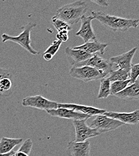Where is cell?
<instances>
[{"label": "cell", "mask_w": 139, "mask_h": 156, "mask_svg": "<svg viewBox=\"0 0 139 156\" xmlns=\"http://www.w3.org/2000/svg\"><path fill=\"white\" fill-rule=\"evenodd\" d=\"M94 19L98 20L104 27L114 32H125L130 28H137L139 26V20L126 19L116 16L108 15L103 12H91Z\"/></svg>", "instance_id": "obj_1"}, {"label": "cell", "mask_w": 139, "mask_h": 156, "mask_svg": "<svg viewBox=\"0 0 139 156\" xmlns=\"http://www.w3.org/2000/svg\"><path fill=\"white\" fill-rule=\"evenodd\" d=\"M88 9L86 1H78L62 6L54 16L71 26L79 22L85 16Z\"/></svg>", "instance_id": "obj_2"}, {"label": "cell", "mask_w": 139, "mask_h": 156, "mask_svg": "<svg viewBox=\"0 0 139 156\" xmlns=\"http://www.w3.org/2000/svg\"><path fill=\"white\" fill-rule=\"evenodd\" d=\"M37 26V23L30 22L27 23L25 25L22 27V31L18 36H12L8 35L5 33H3L1 35L2 42L5 43L7 41L15 42L20 46H22L24 49L28 51L32 55H37L40 54L39 52L35 50L31 46V33L34 28Z\"/></svg>", "instance_id": "obj_3"}, {"label": "cell", "mask_w": 139, "mask_h": 156, "mask_svg": "<svg viewBox=\"0 0 139 156\" xmlns=\"http://www.w3.org/2000/svg\"><path fill=\"white\" fill-rule=\"evenodd\" d=\"M69 73L72 78L79 79L85 82H89L106 78L97 69L89 66L72 67L70 70Z\"/></svg>", "instance_id": "obj_4"}, {"label": "cell", "mask_w": 139, "mask_h": 156, "mask_svg": "<svg viewBox=\"0 0 139 156\" xmlns=\"http://www.w3.org/2000/svg\"><path fill=\"white\" fill-rule=\"evenodd\" d=\"M124 125L119 121L107 117L104 115H99L91 122L90 127L96 129L101 134L115 130Z\"/></svg>", "instance_id": "obj_5"}, {"label": "cell", "mask_w": 139, "mask_h": 156, "mask_svg": "<svg viewBox=\"0 0 139 156\" xmlns=\"http://www.w3.org/2000/svg\"><path fill=\"white\" fill-rule=\"evenodd\" d=\"M82 66H89L94 67L100 72L104 77H107V76L113 71V64L110 61V60L104 59L97 54H95L91 58L76 65L74 67H79Z\"/></svg>", "instance_id": "obj_6"}, {"label": "cell", "mask_w": 139, "mask_h": 156, "mask_svg": "<svg viewBox=\"0 0 139 156\" xmlns=\"http://www.w3.org/2000/svg\"><path fill=\"white\" fill-rule=\"evenodd\" d=\"M22 105L25 107L34 108L46 111L58 108V103L49 100L41 95L24 98L22 101Z\"/></svg>", "instance_id": "obj_7"}, {"label": "cell", "mask_w": 139, "mask_h": 156, "mask_svg": "<svg viewBox=\"0 0 139 156\" xmlns=\"http://www.w3.org/2000/svg\"><path fill=\"white\" fill-rule=\"evenodd\" d=\"M86 119L73 121L75 128L76 142H85L88 139L99 136L101 133L96 129H92L86 124Z\"/></svg>", "instance_id": "obj_8"}, {"label": "cell", "mask_w": 139, "mask_h": 156, "mask_svg": "<svg viewBox=\"0 0 139 156\" xmlns=\"http://www.w3.org/2000/svg\"><path fill=\"white\" fill-rule=\"evenodd\" d=\"M95 20L92 16H83L81 20V25L79 31L76 33L83 40L85 43L97 40V37L92 26V21Z\"/></svg>", "instance_id": "obj_9"}, {"label": "cell", "mask_w": 139, "mask_h": 156, "mask_svg": "<svg viewBox=\"0 0 139 156\" xmlns=\"http://www.w3.org/2000/svg\"><path fill=\"white\" fill-rule=\"evenodd\" d=\"M13 74L8 69L0 67V98L9 97L15 91Z\"/></svg>", "instance_id": "obj_10"}, {"label": "cell", "mask_w": 139, "mask_h": 156, "mask_svg": "<svg viewBox=\"0 0 139 156\" xmlns=\"http://www.w3.org/2000/svg\"><path fill=\"white\" fill-rule=\"evenodd\" d=\"M137 49V47H134L125 53L118 56L112 57L110 58V61L113 64H115L116 67L118 69H122L129 73L132 65V60Z\"/></svg>", "instance_id": "obj_11"}, {"label": "cell", "mask_w": 139, "mask_h": 156, "mask_svg": "<svg viewBox=\"0 0 139 156\" xmlns=\"http://www.w3.org/2000/svg\"><path fill=\"white\" fill-rule=\"evenodd\" d=\"M60 108L71 109L90 117L99 115H103L106 112L105 109L74 103H58V108Z\"/></svg>", "instance_id": "obj_12"}, {"label": "cell", "mask_w": 139, "mask_h": 156, "mask_svg": "<svg viewBox=\"0 0 139 156\" xmlns=\"http://www.w3.org/2000/svg\"><path fill=\"white\" fill-rule=\"evenodd\" d=\"M67 149L68 156H90L91 142L88 140L85 142L70 141Z\"/></svg>", "instance_id": "obj_13"}, {"label": "cell", "mask_w": 139, "mask_h": 156, "mask_svg": "<svg viewBox=\"0 0 139 156\" xmlns=\"http://www.w3.org/2000/svg\"><path fill=\"white\" fill-rule=\"evenodd\" d=\"M103 115L116 119L125 124L137 125L139 122V110L137 109L131 112H106Z\"/></svg>", "instance_id": "obj_14"}, {"label": "cell", "mask_w": 139, "mask_h": 156, "mask_svg": "<svg viewBox=\"0 0 139 156\" xmlns=\"http://www.w3.org/2000/svg\"><path fill=\"white\" fill-rule=\"evenodd\" d=\"M46 112L52 117H58L61 118L69 119L75 120L88 119L90 117L83 114L76 112L73 110L66 108H57L56 109H51L46 111Z\"/></svg>", "instance_id": "obj_15"}, {"label": "cell", "mask_w": 139, "mask_h": 156, "mask_svg": "<svg viewBox=\"0 0 139 156\" xmlns=\"http://www.w3.org/2000/svg\"><path fill=\"white\" fill-rule=\"evenodd\" d=\"M65 53L72 67H74L78 64L85 61L94 55L89 54L82 50L75 49L70 47L65 48Z\"/></svg>", "instance_id": "obj_16"}, {"label": "cell", "mask_w": 139, "mask_h": 156, "mask_svg": "<svg viewBox=\"0 0 139 156\" xmlns=\"http://www.w3.org/2000/svg\"><path fill=\"white\" fill-rule=\"evenodd\" d=\"M109 46L107 43H101L97 40L89 41L78 46L73 48L75 49H80L89 54L95 55L96 53L99 52L101 55H104L106 49Z\"/></svg>", "instance_id": "obj_17"}, {"label": "cell", "mask_w": 139, "mask_h": 156, "mask_svg": "<svg viewBox=\"0 0 139 156\" xmlns=\"http://www.w3.org/2000/svg\"><path fill=\"white\" fill-rule=\"evenodd\" d=\"M117 98L123 100H138L139 98V80L128 85L126 88L115 95Z\"/></svg>", "instance_id": "obj_18"}, {"label": "cell", "mask_w": 139, "mask_h": 156, "mask_svg": "<svg viewBox=\"0 0 139 156\" xmlns=\"http://www.w3.org/2000/svg\"><path fill=\"white\" fill-rule=\"evenodd\" d=\"M23 142L22 138H10L2 137L0 140V154H7L13 148Z\"/></svg>", "instance_id": "obj_19"}, {"label": "cell", "mask_w": 139, "mask_h": 156, "mask_svg": "<svg viewBox=\"0 0 139 156\" xmlns=\"http://www.w3.org/2000/svg\"><path fill=\"white\" fill-rule=\"evenodd\" d=\"M100 86L97 98H106L111 96L110 93V81L108 78H102L100 79Z\"/></svg>", "instance_id": "obj_20"}, {"label": "cell", "mask_w": 139, "mask_h": 156, "mask_svg": "<svg viewBox=\"0 0 139 156\" xmlns=\"http://www.w3.org/2000/svg\"><path fill=\"white\" fill-rule=\"evenodd\" d=\"M62 43L60 40H55L49 46L43 55V57L46 61H50L60 49Z\"/></svg>", "instance_id": "obj_21"}, {"label": "cell", "mask_w": 139, "mask_h": 156, "mask_svg": "<svg viewBox=\"0 0 139 156\" xmlns=\"http://www.w3.org/2000/svg\"><path fill=\"white\" fill-rule=\"evenodd\" d=\"M130 84V79L123 81H116L110 83V93L111 96H115L126 88Z\"/></svg>", "instance_id": "obj_22"}, {"label": "cell", "mask_w": 139, "mask_h": 156, "mask_svg": "<svg viewBox=\"0 0 139 156\" xmlns=\"http://www.w3.org/2000/svg\"><path fill=\"white\" fill-rule=\"evenodd\" d=\"M107 78H109L110 82L126 80L129 79V73L122 69H118L116 70H113Z\"/></svg>", "instance_id": "obj_23"}, {"label": "cell", "mask_w": 139, "mask_h": 156, "mask_svg": "<svg viewBox=\"0 0 139 156\" xmlns=\"http://www.w3.org/2000/svg\"><path fill=\"white\" fill-rule=\"evenodd\" d=\"M52 23L58 32L62 31H69L72 30L71 26L61 20L55 18L54 16L52 18Z\"/></svg>", "instance_id": "obj_24"}, {"label": "cell", "mask_w": 139, "mask_h": 156, "mask_svg": "<svg viewBox=\"0 0 139 156\" xmlns=\"http://www.w3.org/2000/svg\"><path fill=\"white\" fill-rule=\"evenodd\" d=\"M139 75V64L137 63L135 64H132L131 69L129 72V79L130 83H134L137 79H138Z\"/></svg>", "instance_id": "obj_25"}, {"label": "cell", "mask_w": 139, "mask_h": 156, "mask_svg": "<svg viewBox=\"0 0 139 156\" xmlns=\"http://www.w3.org/2000/svg\"><path fill=\"white\" fill-rule=\"evenodd\" d=\"M56 37L57 39V40H60L61 42L66 41L68 40V31H62L58 32Z\"/></svg>", "instance_id": "obj_26"}, {"label": "cell", "mask_w": 139, "mask_h": 156, "mask_svg": "<svg viewBox=\"0 0 139 156\" xmlns=\"http://www.w3.org/2000/svg\"><path fill=\"white\" fill-rule=\"evenodd\" d=\"M91 2L97 4L98 5H99L100 6H103V7H107L109 6V3L107 1H104V0H92L91 1Z\"/></svg>", "instance_id": "obj_27"}, {"label": "cell", "mask_w": 139, "mask_h": 156, "mask_svg": "<svg viewBox=\"0 0 139 156\" xmlns=\"http://www.w3.org/2000/svg\"><path fill=\"white\" fill-rule=\"evenodd\" d=\"M14 156H30V154H28L26 152L19 149V150L18 151L15 152Z\"/></svg>", "instance_id": "obj_28"}, {"label": "cell", "mask_w": 139, "mask_h": 156, "mask_svg": "<svg viewBox=\"0 0 139 156\" xmlns=\"http://www.w3.org/2000/svg\"><path fill=\"white\" fill-rule=\"evenodd\" d=\"M15 153V151L13 150L12 151H11L9 153H7V154H0V156H12L14 155Z\"/></svg>", "instance_id": "obj_29"}, {"label": "cell", "mask_w": 139, "mask_h": 156, "mask_svg": "<svg viewBox=\"0 0 139 156\" xmlns=\"http://www.w3.org/2000/svg\"><path fill=\"white\" fill-rule=\"evenodd\" d=\"M14 155H15V154H14ZM14 155H13V156H14Z\"/></svg>", "instance_id": "obj_30"}]
</instances>
